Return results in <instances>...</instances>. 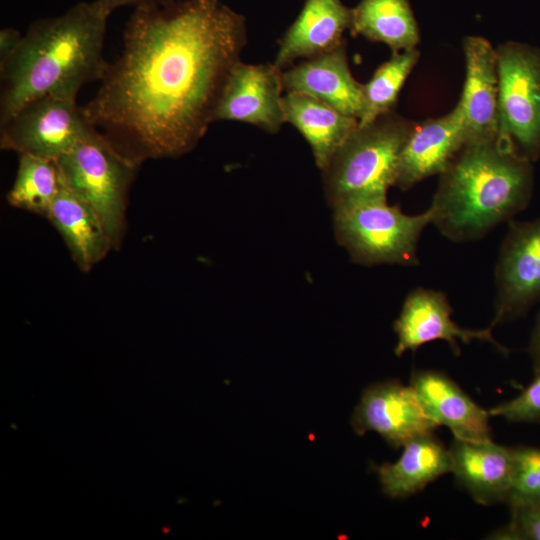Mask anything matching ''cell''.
<instances>
[{"mask_svg":"<svg viewBox=\"0 0 540 540\" xmlns=\"http://www.w3.org/2000/svg\"><path fill=\"white\" fill-rule=\"evenodd\" d=\"M402 447V454L396 462L376 467L382 491L388 497H408L451 472L449 449L433 433L414 437Z\"/></svg>","mask_w":540,"mask_h":540,"instance_id":"21","label":"cell"},{"mask_svg":"<svg viewBox=\"0 0 540 540\" xmlns=\"http://www.w3.org/2000/svg\"><path fill=\"white\" fill-rule=\"evenodd\" d=\"M419 58L416 49L392 53L371 79L362 84L364 112L359 125H367L380 116L392 112L399 92Z\"/></svg>","mask_w":540,"mask_h":540,"instance_id":"24","label":"cell"},{"mask_svg":"<svg viewBox=\"0 0 540 540\" xmlns=\"http://www.w3.org/2000/svg\"><path fill=\"white\" fill-rule=\"evenodd\" d=\"M468 141L459 102L448 114L415 125L400 154L395 186L407 190L440 175Z\"/></svg>","mask_w":540,"mask_h":540,"instance_id":"13","label":"cell"},{"mask_svg":"<svg viewBox=\"0 0 540 540\" xmlns=\"http://www.w3.org/2000/svg\"><path fill=\"white\" fill-rule=\"evenodd\" d=\"M449 453L457 483L481 505L505 502L512 478V450L492 440L454 438Z\"/></svg>","mask_w":540,"mask_h":540,"instance_id":"18","label":"cell"},{"mask_svg":"<svg viewBox=\"0 0 540 540\" xmlns=\"http://www.w3.org/2000/svg\"><path fill=\"white\" fill-rule=\"evenodd\" d=\"M490 416L502 417L515 423H540V371L534 372L532 382L515 398L488 410Z\"/></svg>","mask_w":540,"mask_h":540,"instance_id":"26","label":"cell"},{"mask_svg":"<svg viewBox=\"0 0 540 540\" xmlns=\"http://www.w3.org/2000/svg\"><path fill=\"white\" fill-rule=\"evenodd\" d=\"M463 50L466 77L459 103L469 141L496 137L500 135L496 49L483 37L468 36Z\"/></svg>","mask_w":540,"mask_h":540,"instance_id":"15","label":"cell"},{"mask_svg":"<svg viewBox=\"0 0 540 540\" xmlns=\"http://www.w3.org/2000/svg\"><path fill=\"white\" fill-rule=\"evenodd\" d=\"M283 109L286 122L294 126L307 141L320 170L359 124L356 118L298 92L283 95Z\"/></svg>","mask_w":540,"mask_h":540,"instance_id":"20","label":"cell"},{"mask_svg":"<svg viewBox=\"0 0 540 540\" xmlns=\"http://www.w3.org/2000/svg\"><path fill=\"white\" fill-rule=\"evenodd\" d=\"M282 70L273 63L232 68L217 102L213 122L230 120L276 133L286 122L283 109Z\"/></svg>","mask_w":540,"mask_h":540,"instance_id":"11","label":"cell"},{"mask_svg":"<svg viewBox=\"0 0 540 540\" xmlns=\"http://www.w3.org/2000/svg\"><path fill=\"white\" fill-rule=\"evenodd\" d=\"M62 187L55 160L19 154L14 183L7 194L10 205L47 218Z\"/></svg>","mask_w":540,"mask_h":540,"instance_id":"23","label":"cell"},{"mask_svg":"<svg viewBox=\"0 0 540 540\" xmlns=\"http://www.w3.org/2000/svg\"><path fill=\"white\" fill-rule=\"evenodd\" d=\"M527 351L531 358L534 372L540 371V309L531 333Z\"/></svg>","mask_w":540,"mask_h":540,"instance_id":"29","label":"cell"},{"mask_svg":"<svg viewBox=\"0 0 540 540\" xmlns=\"http://www.w3.org/2000/svg\"><path fill=\"white\" fill-rule=\"evenodd\" d=\"M282 83L284 91L314 97L358 121L363 115L362 84L351 74L345 41L325 54L283 70Z\"/></svg>","mask_w":540,"mask_h":540,"instance_id":"14","label":"cell"},{"mask_svg":"<svg viewBox=\"0 0 540 540\" xmlns=\"http://www.w3.org/2000/svg\"><path fill=\"white\" fill-rule=\"evenodd\" d=\"M55 161L64 185L94 208L113 247L118 246L128 191L140 164L98 130Z\"/></svg>","mask_w":540,"mask_h":540,"instance_id":"6","label":"cell"},{"mask_svg":"<svg viewBox=\"0 0 540 540\" xmlns=\"http://www.w3.org/2000/svg\"><path fill=\"white\" fill-rule=\"evenodd\" d=\"M333 211L335 237L354 262L366 266L419 263L418 242L433 221L430 206L408 215L388 204L387 196H366L343 202Z\"/></svg>","mask_w":540,"mask_h":540,"instance_id":"5","label":"cell"},{"mask_svg":"<svg viewBox=\"0 0 540 540\" xmlns=\"http://www.w3.org/2000/svg\"><path fill=\"white\" fill-rule=\"evenodd\" d=\"M97 1L101 5V7L104 9V11L110 15L115 9L123 7V6L134 5L135 7H137L142 4L153 3V2H165V1H171V0H97Z\"/></svg>","mask_w":540,"mask_h":540,"instance_id":"30","label":"cell"},{"mask_svg":"<svg viewBox=\"0 0 540 540\" xmlns=\"http://www.w3.org/2000/svg\"><path fill=\"white\" fill-rule=\"evenodd\" d=\"M47 219L64 239L72 259L81 271L91 270L113 247L94 208L67 188L63 181Z\"/></svg>","mask_w":540,"mask_h":540,"instance_id":"19","label":"cell"},{"mask_svg":"<svg viewBox=\"0 0 540 540\" xmlns=\"http://www.w3.org/2000/svg\"><path fill=\"white\" fill-rule=\"evenodd\" d=\"M490 327L516 320L540 301V219L509 221L495 266Z\"/></svg>","mask_w":540,"mask_h":540,"instance_id":"9","label":"cell"},{"mask_svg":"<svg viewBox=\"0 0 540 540\" xmlns=\"http://www.w3.org/2000/svg\"><path fill=\"white\" fill-rule=\"evenodd\" d=\"M415 125L389 112L358 127L321 170L324 193L334 208L351 199L387 196L395 186L399 158Z\"/></svg>","mask_w":540,"mask_h":540,"instance_id":"4","label":"cell"},{"mask_svg":"<svg viewBox=\"0 0 540 540\" xmlns=\"http://www.w3.org/2000/svg\"><path fill=\"white\" fill-rule=\"evenodd\" d=\"M353 35L386 44L392 53L415 49L419 32L409 0H360L352 9Z\"/></svg>","mask_w":540,"mask_h":540,"instance_id":"22","label":"cell"},{"mask_svg":"<svg viewBox=\"0 0 540 540\" xmlns=\"http://www.w3.org/2000/svg\"><path fill=\"white\" fill-rule=\"evenodd\" d=\"M452 312L447 296L441 291L418 287L409 292L393 325L397 335L395 355L400 357L406 351L415 352L435 340L446 341L456 356L460 354L458 340L466 344L472 340L489 342L501 353H509L494 339L490 326L462 328L451 318Z\"/></svg>","mask_w":540,"mask_h":540,"instance_id":"12","label":"cell"},{"mask_svg":"<svg viewBox=\"0 0 540 540\" xmlns=\"http://www.w3.org/2000/svg\"><path fill=\"white\" fill-rule=\"evenodd\" d=\"M496 53L500 134L535 160L540 155V52L511 42Z\"/></svg>","mask_w":540,"mask_h":540,"instance_id":"7","label":"cell"},{"mask_svg":"<svg viewBox=\"0 0 540 540\" xmlns=\"http://www.w3.org/2000/svg\"><path fill=\"white\" fill-rule=\"evenodd\" d=\"M352 9L341 0H305L304 5L279 41L273 64L287 69L298 59H310L338 46L351 29Z\"/></svg>","mask_w":540,"mask_h":540,"instance_id":"16","label":"cell"},{"mask_svg":"<svg viewBox=\"0 0 540 540\" xmlns=\"http://www.w3.org/2000/svg\"><path fill=\"white\" fill-rule=\"evenodd\" d=\"M410 385L430 417L438 426L449 428L454 438L492 440L489 411L476 404L447 374L431 369L416 370Z\"/></svg>","mask_w":540,"mask_h":540,"instance_id":"17","label":"cell"},{"mask_svg":"<svg viewBox=\"0 0 540 540\" xmlns=\"http://www.w3.org/2000/svg\"><path fill=\"white\" fill-rule=\"evenodd\" d=\"M491 536L503 540H540V504L512 507L510 522Z\"/></svg>","mask_w":540,"mask_h":540,"instance_id":"27","label":"cell"},{"mask_svg":"<svg viewBox=\"0 0 540 540\" xmlns=\"http://www.w3.org/2000/svg\"><path fill=\"white\" fill-rule=\"evenodd\" d=\"M351 425L358 435L377 432L394 448L414 437L433 433L438 426L413 387L397 380L368 386L354 409Z\"/></svg>","mask_w":540,"mask_h":540,"instance_id":"10","label":"cell"},{"mask_svg":"<svg viewBox=\"0 0 540 540\" xmlns=\"http://www.w3.org/2000/svg\"><path fill=\"white\" fill-rule=\"evenodd\" d=\"M247 43L246 20L220 0L135 7L118 57L83 106L90 123L141 164L193 150L213 122Z\"/></svg>","mask_w":540,"mask_h":540,"instance_id":"1","label":"cell"},{"mask_svg":"<svg viewBox=\"0 0 540 540\" xmlns=\"http://www.w3.org/2000/svg\"><path fill=\"white\" fill-rule=\"evenodd\" d=\"M109 14L97 0L31 23L12 55L0 63V124L44 95L76 100L81 87L100 81Z\"/></svg>","mask_w":540,"mask_h":540,"instance_id":"2","label":"cell"},{"mask_svg":"<svg viewBox=\"0 0 540 540\" xmlns=\"http://www.w3.org/2000/svg\"><path fill=\"white\" fill-rule=\"evenodd\" d=\"M530 159L501 134L467 142L440 174L432 224L453 242L483 238L528 207Z\"/></svg>","mask_w":540,"mask_h":540,"instance_id":"3","label":"cell"},{"mask_svg":"<svg viewBox=\"0 0 540 540\" xmlns=\"http://www.w3.org/2000/svg\"><path fill=\"white\" fill-rule=\"evenodd\" d=\"M23 34L12 27L0 30V63L8 59L19 46Z\"/></svg>","mask_w":540,"mask_h":540,"instance_id":"28","label":"cell"},{"mask_svg":"<svg viewBox=\"0 0 540 540\" xmlns=\"http://www.w3.org/2000/svg\"><path fill=\"white\" fill-rule=\"evenodd\" d=\"M96 131L76 100L44 95L0 124V147L57 160Z\"/></svg>","mask_w":540,"mask_h":540,"instance_id":"8","label":"cell"},{"mask_svg":"<svg viewBox=\"0 0 540 540\" xmlns=\"http://www.w3.org/2000/svg\"><path fill=\"white\" fill-rule=\"evenodd\" d=\"M512 478L506 503L512 507L540 504V447H512Z\"/></svg>","mask_w":540,"mask_h":540,"instance_id":"25","label":"cell"}]
</instances>
